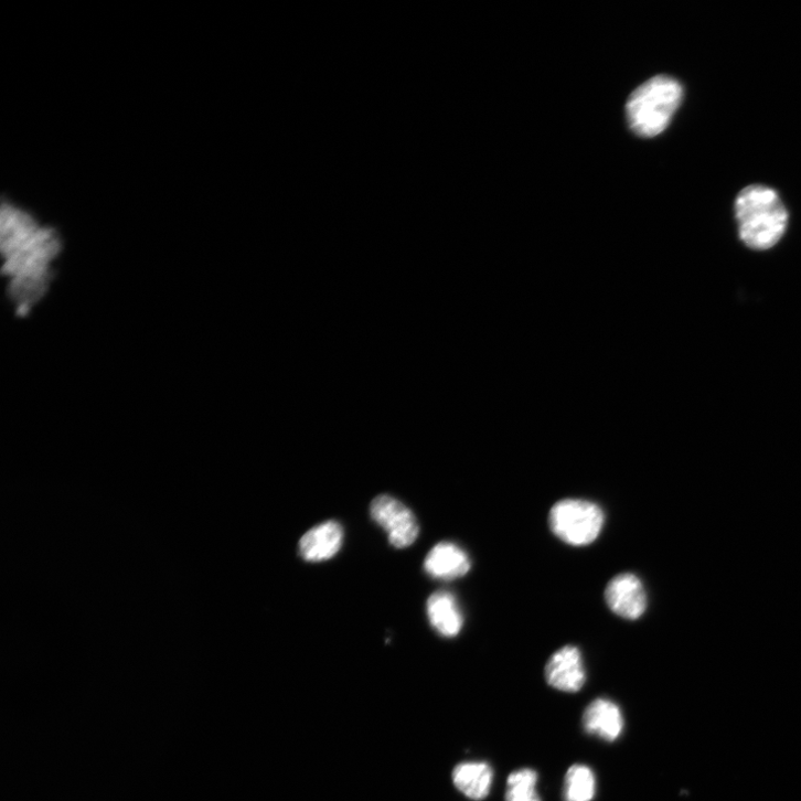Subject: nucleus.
<instances>
[{
  "instance_id": "obj_1",
  "label": "nucleus",
  "mask_w": 801,
  "mask_h": 801,
  "mask_svg": "<svg viewBox=\"0 0 801 801\" xmlns=\"http://www.w3.org/2000/svg\"><path fill=\"white\" fill-rule=\"evenodd\" d=\"M3 274L17 311L26 316L44 298L53 280V266L62 250L55 229L42 225L28 211L4 202L2 220Z\"/></svg>"
},
{
  "instance_id": "obj_2",
  "label": "nucleus",
  "mask_w": 801,
  "mask_h": 801,
  "mask_svg": "<svg viewBox=\"0 0 801 801\" xmlns=\"http://www.w3.org/2000/svg\"><path fill=\"white\" fill-rule=\"evenodd\" d=\"M740 239L751 249L766 250L783 236L788 212L778 194L766 186L744 189L735 203Z\"/></svg>"
},
{
  "instance_id": "obj_3",
  "label": "nucleus",
  "mask_w": 801,
  "mask_h": 801,
  "mask_svg": "<svg viewBox=\"0 0 801 801\" xmlns=\"http://www.w3.org/2000/svg\"><path fill=\"white\" fill-rule=\"evenodd\" d=\"M684 96L674 77L658 75L639 86L627 102L630 128L641 138H654L670 125Z\"/></svg>"
},
{
  "instance_id": "obj_4",
  "label": "nucleus",
  "mask_w": 801,
  "mask_h": 801,
  "mask_svg": "<svg viewBox=\"0 0 801 801\" xmlns=\"http://www.w3.org/2000/svg\"><path fill=\"white\" fill-rule=\"evenodd\" d=\"M549 523L560 541L570 546L583 547L592 544L600 536L605 514L594 502L567 499L553 506Z\"/></svg>"
},
{
  "instance_id": "obj_5",
  "label": "nucleus",
  "mask_w": 801,
  "mask_h": 801,
  "mask_svg": "<svg viewBox=\"0 0 801 801\" xmlns=\"http://www.w3.org/2000/svg\"><path fill=\"white\" fill-rule=\"evenodd\" d=\"M371 516L387 533L389 544L406 549L419 537V523L414 512L403 502L383 494L371 503Z\"/></svg>"
},
{
  "instance_id": "obj_6",
  "label": "nucleus",
  "mask_w": 801,
  "mask_h": 801,
  "mask_svg": "<svg viewBox=\"0 0 801 801\" xmlns=\"http://www.w3.org/2000/svg\"><path fill=\"white\" fill-rule=\"evenodd\" d=\"M548 685L564 693H578L587 681L584 658L580 650L566 645L556 651L546 665Z\"/></svg>"
},
{
  "instance_id": "obj_7",
  "label": "nucleus",
  "mask_w": 801,
  "mask_h": 801,
  "mask_svg": "<svg viewBox=\"0 0 801 801\" xmlns=\"http://www.w3.org/2000/svg\"><path fill=\"white\" fill-rule=\"evenodd\" d=\"M606 601L613 613L628 620L639 619L648 605L643 585L632 574L619 575L608 584Z\"/></svg>"
},
{
  "instance_id": "obj_8",
  "label": "nucleus",
  "mask_w": 801,
  "mask_h": 801,
  "mask_svg": "<svg viewBox=\"0 0 801 801\" xmlns=\"http://www.w3.org/2000/svg\"><path fill=\"white\" fill-rule=\"evenodd\" d=\"M583 726L587 734L607 743L618 740L624 728L620 707L607 698L594 701L585 711Z\"/></svg>"
},
{
  "instance_id": "obj_9",
  "label": "nucleus",
  "mask_w": 801,
  "mask_h": 801,
  "mask_svg": "<svg viewBox=\"0 0 801 801\" xmlns=\"http://www.w3.org/2000/svg\"><path fill=\"white\" fill-rule=\"evenodd\" d=\"M343 528L337 521H327L308 531L299 544L301 557L309 563L333 558L341 549Z\"/></svg>"
},
{
  "instance_id": "obj_10",
  "label": "nucleus",
  "mask_w": 801,
  "mask_h": 801,
  "mask_svg": "<svg viewBox=\"0 0 801 801\" xmlns=\"http://www.w3.org/2000/svg\"><path fill=\"white\" fill-rule=\"evenodd\" d=\"M471 568L469 556L459 546L451 543L437 545L425 562L429 576L441 580H453L466 576Z\"/></svg>"
},
{
  "instance_id": "obj_11",
  "label": "nucleus",
  "mask_w": 801,
  "mask_h": 801,
  "mask_svg": "<svg viewBox=\"0 0 801 801\" xmlns=\"http://www.w3.org/2000/svg\"><path fill=\"white\" fill-rule=\"evenodd\" d=\"M427 609L430 623L441 636L453 638L462 630L463 615L451 592H435L428 600Z\"/></svg>"
},
{
  "instance_id": "obj_12",
  "label": "nucleus",
  "mask_w": 801,
  "mask_h": 801,
  "mask_svg": "<svg viewBox=\"0 0 801 801\" xmlns=\"http://www.w3.org/2000/svg\"><path fill=\"white\" fill-rule=\"evenodd\" d=\"M493 769L485 761L459 763L452 773L457 789L472 800L485 799L492 787Z\"/></svg>"
},
{
  "instance_id": "obj_13",
  "label": "nucleus",
  "mask_w": 801,
  "mask_h": 801,
  "mask_svg": "<svg viewBox=\"0 0 801 801\" xmlns=\"http://www.w3.org/2000/svg\"><path fill=\"white\" fill-rule=\"evenodd\" d=\"M596 791V776L589 766L577 763L568 769L564 782L565 801H592Z\"/></svg>"
},
{
  "instance_id": "obj_14",
  "label": "nucleus",
  "mask_w": 801,
  "mask_h": 801,
  "mask_svg": "<svg viewBox=\"0 0 801 801\" xmlns=\"http://www.w3.org/2000/svg\"><path fill=\"white\" fill-rule=\"evenodd\" d=\"M540 775L531 768L510 773L506 780L505 801H543L538 792Z\"/></svg>"
}]
</instances>
